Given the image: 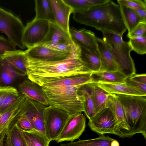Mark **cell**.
Here are the masks:
<instances>
[{
    "mask_svg": "<svg viewBox=\"0 0 146 146\" xmlns=\"http://www.w3.org/2000/svg\"><path fill=\"white\" fill-rule=\"evenodd\" d=\"M25 66L28 79L40 87L47 82L67 77L92 72L80 57L46 61L26 56Z\"/></svg>",
    "mask_w": 146,
    "mask_h": 146,
    "instance_id": "6da1fadb",
    "label": "cell"
},
{
    "mask_svg": "<svg viewBox=\"0 0 146 146\" xmlns=\"http://www.w3.org/2000/svg\"><path fill=\"white\" fill-rule=\"evenodd\" d=\"M73 18L77 22L106 31L123 35L127 30L119 5L111 0L88 9L74 11Z\"/></svg>",
    "mask_w": 146,
    "mask_h": 146,
    "instance_id": "7a4b0ae2",
    "label": "cell"
},
{
    "mask_svg": "<svg viewBox=\"0 0 146 146\" xmlns=\"http://www.w3.org/2000/svg\"><path fill=\"white\" fill-rule=\"evenodd\" d=\"M123 109L129 130L125 137L138 133L146 139V96L115 94Z\"/></svg>",
    "mask_w": 146,
    "mask_h": 146,
    "instance_id": "3957f363",
    "label": "cell"
},
{
    "mask_svg": "<svg viewBox=\"0 0 146 146\" xmlns=\"http://www.w3.org/2000/svg\"><path fill=\"white\" fill-rule=\"evenodd\" d=\"M81 86L52 88L41 87L50 106L63 110L71 116L84 111V97Z\"/></svg>",
    "mask_w": 146,
    "mask_h": 146,
    "instance_id": "277c9868",
    "label": "cell"
},
{
    "mask_svg": "<svg viewBox=\"0 0 146 146\" xmlns=\"http://www.w3.org/2000/svg\"><path fill=\"white\" fill-rule=\"evenodd\" d=\"M103 40L110 46L117 70L127 78L135 73V64L130 52L132 50L129 41H124L123 35L109 31L102 32Z\"/></svg>",
    "mask_w": 146,
    "mask_h": 146,
    "instance_id": "5b68a950",
    "label": "cell"
},
{
    "mask_svg": "<svg viewBox=\"0 0 146 146\" xmlns=\"http://www.w3.org/2000/svg\"><path fill=\"white\" fill-rule=\"evenodd\" d=\"M25 26L21 20L11 13L0 7V32L19 48L25 49L22 36Z\"/></svg>",
    "mask_w": 146,
    "mask_h": 146,
    "instance_id": "8992f818",
    "label": "cell"
},
{
    "mask_svg": "<svg viewBox=\"0 0 146 146\" xmlns=\"http://www.w3.org/2000/svg\"><path fill=\"white\" fill-rule=\"evenodd\" d=\"M45 136L51 141L59 135L70 116L66 111L49 106L44 111Z\"/></svg>",
    "mask_w": 146,
    "mask_h": 146,
    "instance_id": "52a82bcc",
    "label": "cell"
},
{
    "mask_svg": "<svg viewBox=\"0 0 146 146\" xmlns=\"http://www.w3.org/2000/svg\"><path fill=\"white\" fill-rule=\"evenodd\" d=\"M50 27L46 20L34 19L25 26L22 42L28 49L41 43L46 37Z\"/></svg>",
    "mask_w": 146,
    "mask_h": 146,
    "instance_id": "ba28073f",
    "label": "cell"
},
{
    "mask_svg": "<svg viewBox=\"0 0 146 146\" xmlns=\"http://www.w3.org/2000/svg\"><path fill=\"white\" fill-rule=\"evenodd\" d=\"M88 125L92 131L100 134H115V119L112 111L108 108L96 114L89 120Z\"/></svg>",
    "mask_w": 146,
    "mask_h": 146,
    "instance_id": "9c48e42d",
    "label": "cell"
},
{
    "mask_svg": "<svg viewBox=\"0 0 146 146\" xmlns=\"http://www.w3.org/2000/svg\"><path fill=\"white\" fill-rule=\"evenodd\" d=\"M86 122V118L82 112L70 116L55 141L57 143L64 141L73 142L84 131Z\"/></svg>",
    "mask_w": 146,
    "mask_h": 146,
    "instance_id": "30bf717a",
    "label": "cell"
},
{
    "mask_svg": "<svg viewBox=\"0 0 146 146\" xmlns=\"http://www.w3.org/2000/svg\"><path fill=\"white\" fill-rule=\"evenodd\" d=\"M46 107L27 97L22 114L28 118L37 131L45 135L44 111Z\"/></svg>",
    "mask_w": 146,
    "mask_h": 146,
    "instance_id": "8fae6325",
    "label": "cell"
},
{
    "mask_svg": "<svg viewBox=\"0 0 146 146\" xmlns=\"http://www.w3.org/2000/svg\"><path fill=\"white\" fill-rule=\"evenodd\" d=\"M27 57L46 61L63 60L71 57H77L69 53L54 49L39 44L24 51Z\"/></svg>",
    "mask_w": 146,
    "mask_h": 146,
    "instance_id": "7c38bea8",
    "label": "cell"
},
{
    "mask_svg": "<svg viewBox=\"0 0 146 146\" xmlns=\"http://www.w3.org/2000/svg\"><path fill=\"white\" fill-rule=\"evenodd\" d=\"M108 108L112 111L114 117L116 124L115 135L123 138L129 130L126 123L123 107L115 94H111Z\"/></svg>",
    "mask_w": 146,
    "mask_h": 146,
    "instance_id": "4fadbf2b",
    "label": "cell"
},
{
    "mask_svg": "<svg viewBox=\"0 0 146 146\" xmlns=\"http://www.w3.org/2000/svg\"><path fill=\"white\" fill-rule=\"evenodd\" d=\"M56 23L70 34L69 18L73 9L64 0H50Z\"/></svg>",
    "mask_w": 146,
    "mask_h": 146,
    "instance_id": "5bb4252c",
    "label": "cell"
},
{
    "mask_svg": "<svg viewBox=\"0 0 146 146\" xmlns=\"http://www.w3.org/2000/svg\"><path fill=\"white\" fill-rule=\"evenodd\" d=\"M26 76L15 68L3 56H0V88L10 86Z\"/></svg>",
    "mask_w": 146,
    "mask_h": 146,
    "instance_id": "9a60e30c",
    "label": "cell"
},
{
    "mask_svg": "<svg viewBox=\"0 0 146 146\" xmlns=\"http://www.w3.org/2000/svg\"><path fill=\"white\" fill-rule=\"evenodd\" d=\"M97 50L101 61L99 71L113 72L117 71V67L110 46L104 40L96 36Z\"/></svg>",
    "mask_w": 146,
    "mask_h": 146,
    "instance_id": "2e32d148",
    "label": "cell"
},
{
    "mask_svg": "<svg viewBox=\"0 0 146 146\" xmlns=\"http://www.w3.org/2000/svg\"><path fill=\"white\" fill-rule=\"evenodd\" d=\"M26 98V96L22 94L13 106L0 114V134L5 128L11 126L23 114Z\"/></svg>",
    "mask_w": 146,
    "mask_h": 146,
    "instance_id": "e0dca14e",
    "label": "cell"
},
{
    "mask_svg": "<svg viewBox=\"0 0 146 146\" xmlns=\"http://www.w3.org/2000/svg\"><path fill=\"white\" fill-rule=\"evenodd\" d=\"M92 73L69 76L54 80L45 84L41 87L45 88H52L82 86L92 83L91 79Z\"/></svg>",
    "mask_w": 146,
    "mask_h": 146,
    "instance_id": "ac0fdd59",
    "label": "cell"
},
{
    "mask_svg": "<svg viewBox=\"0 0 146 146\" xmlns=\"http://www.w3.org/2000/svg\"><path fill=\"white\" fill-rule=\"evenodd\" d=\"M20 92L27 98L37 101L47 106H49L47 98L41 87L29 80L19 84Z\"/></svg>",
    "mask_w": 146,
    "mask_h": 146,
    "instance_id": "d6986e66",
    "label": "cell"
},
{
    "mask_svg": "<svg viewBox=\"0 0 146 146\" xmlns=\"http://www.w3.org/2000/svg\"><path fill=\"white\" fill-rule=\"evenodd\" d=\"M70 34L73 41L80 46L98 52L95 34L85 28L70 29Z\"/></svg>",
    "mask_w": 146,
    "mask_h": 146,
    "instance_id": "ffe728a7",
    "label": "cell"
},
{
    "mask_svg": "<svg viewBox=\"0 0 146 146\" xmlns=\"http://www.w3.org/2000/svg\"><path fill=\"white\" fill-rule=\"evenodd\" d=\"M73 41V40L70 34L62 29L56 23L50 22V27L48 33L44 40L40 44L48 45Z\"/></svg>",
    "mask_w": 146,
    "mask_h": 146,
    "instance_id": "44dd1931",
    "label": "cell"
},
{
    "mask_svg": "<svg viewBox=\"0 0 146 146\" xmlns=\"http://www.w3.org/2000/svg\"><path fill=\"white\" fill-rule=\"evenodd\" d=\"M90 85L95 115L108 108L111 94L100 87L97 83H90Z\"/></svg>",
    "mask_w": 146,
    "mask_h": 146,
    "instance_id": "7402d4cb",
    "label": "cell"
},
{
    "mask_svg": "<svg viewBox=\"0 0 146 146\" xmlns=\"http://www.w3.org/2000/svg\"><path fill=\"white\" fill-rule=\"evenodd\" d=\"M127 78L118 71L93 72L91 75L92 83L111 84L124 83Z\"/></svg>",
    "mask_w": 146,
    "mask_h": 146,
    "instance_id": "603a6c76",
    "label": "cell"
},
{
    "mask_svg": "<svg viewBox=\"0 0 146 146\" xmlns=\"http://www.w3.org/2000/svg\"><path fill=\"white\" fill-rule=\"evenodd\" d=\"M98 86L110 94L146 96V95L128 86L125 82L114 84L97 83Z\"/></svg>",
    "mask_w": 146,
    "mask_h": 146,
    "instance_id": "cb8c5ba5",
    "label": "cell"
},
{
    "mask_svg": "<svg viewBox=\"0 0 146 146\" xmlns=\"http://www.w3.org/2000/svg\"><path fill=\"white\" fill-rule=\"evenodd\" d=\"M36 15L34 19L55 23L50 0H35Z\"/></svg>",
    "mask_w": 146,
    "mask_h": 146,
    "instance_id": "d4e9b609",
    "label": "cell"
},
{
    "mask_svg": "<svg viewBox=\"0 0 146 146\" xmlns=\"http://www.w3.org/2000/svg\"><path fill=\"white\" fill-rule=\"evenodd\" d=\"M80 47V58L87 68L92 72L99 71L101 61L98 52L82 46Z\"/></svg>",
    "mask_w": 146,
    "mask_h": 146,
    "instance_id": "484cf974",
    "label": "cell"
},
{
    "mask_svg": "<svg viewBox=\"0 0 146 146\" xmlns=\"http://www.w3.org/2000/svg\"><path fill=\"white\" fill-rule=\"evenodd\" d=\"M114 139L104 134H100L97 138L93 139L81 140L64 144L60 146H111V143Z\"/></svg>",
    "mask_w": 146,
    "mask_h": 146,
    "instance_id": "4316f807",
    "label": "cell"
},
{
    "mask_svg": "<svg viewBox=\"0 0 146 146\" xmlns=\"http://www.w3.org/2000/svg\"><path fill=\"white\" fill-rule=\"evenodd\" d=\"M3 56L15 68L26 74V56L24 51L17 50L7 53Z\"/></svg>",
    "mask_w": 146,
    "mask_h": 146,
    "instance_id": "83f0119b",
    "label": "cell"
},
{
    "mask_svg": "<svg viewBox=\"0 0 146 146\" xmlns=\"http://www.w3.org/2000/svg\"><path fill=\"white\" fill-rule=\"evenodd\" d=\"M119 5L129 33L139 22H142L133 9L121 4Z\"/></svg>",
    "mask_w": 146,
    "mask_h": 146,
    "instance_id": "f1b7e54d",
    "label": "cell"
},
{
    "mask_svg": "<svg viewBox=\"0 0 146 146\" xmlns=\"http://www.w3.org/2000/svg\"><path fill=\"white\" fill-rule=\"evenodd\" d=\"M90 83L81 86L84 97V112L89 120L95 115Z\"/></svg>",
    "mask_w": 146,
    "mask_h": 146,
    "instance_id": "f546056e",
    "label": "cell"
},
{
    "mask_svg": "<svg viewBox=\"0 0 146 146\" xmlns=\"http://www.w3.org/2000/svg\"><path fill=\"white\" fill-rule=\"evenodd\" d=\"M108 0H64L74 11L87 10L93 7L104 3Z\"/></svg>",
    "mask_w": 146,
    "mask_h": 146,
    "instance_id": "4dcf8cb0",
    "label": "cell"
},
{
    "mask_svg": "<svg viewBox=\"0 0 146 146\" xmlns=\"http://www.w3.org/2000/svg\"><path fill=\"white\" fill-rule=\"evenodd\" d=\"M9 131L13 146H27L22 131L15 122L11 126Z\"/></svg>",
    "mask_w": 146,
    "mask_h": 146,
    "instance_id": "1f68e13d",
    "label": "cell"
},
{
    "mask_svg": "<svg viewBox=\"0 0 146 146\" xmlns=\"http://www.w3.org/2000/svg\"><path fill=\"white\" fill-rule=\"evenodd\" d=\"M132 50L143 55L146 53V36L132 38L129 41Z\"/></svg>",
    "mask_w": 146,
    "mask_h": 146,
    "instance_id": "d6a6232c",
    "label": "cell"
},
{
    "mask_svg": "<svg viewBox=\"0 0 146 146\" xmlns=\"http://www.w3.org/2000/svg\"><path fill=\"white\" fill-rule=\"evenodd\" d=\"M25 132L33 146H49L50 141L40 132L37 131Z\"/></svg>",
    "mask_w": 146,
    "mask_h": 146,
    "instance_id": "836d02e7",
    "label": "cell"
},
{
    "mask_svg": "<svg viewBox=\"0 0 146 146\" xmlns=\"http://www.w3.org/2000/svg\"><path fill=\"white\" fill-rule=\"evenodd\" d=\"M22 94L16 88L10 93L5 99L0 110V114L13 106L19 99Z\"/></svg>",
    "mask_w": 146,
    "mask_h": 146,
    "instance_id": "e575fe53",
    "label": "cell"
},
{
    "mask_svg": "<svg viewBox=\"0 0 146 146\" xmlns=\"http://www.w3.org/2000/svg\"><path fill=\"white\" fill-rule=\"evenodd\" d=\"M16 46L8 39L0 36V56H4L7 53L17 51Z\"/></svg>",
    "mask_w": 146,
    "mask_h": 146,
    "instance_id": "d590c367",
    "label": "cell"
},
{
    "mask_svg": "<svg viewBox=\"0 0 146 146\" xmlns=\"http://www.w3.org/2000/svg\"><path fill=\"white\" fill-rule=\"evenodd\" d=\"M15 122L23 131L28 132L37 131L28 118L23 114L19 116Z\"/></svg>",
    "mask_w": 146,
    "mask_h": 146,
    "instance_id": "8d00e7d4",
    "label": "cell"
},
{
    "mask_svg": "<svg viewBox=\"0 0 146 146\" xmlns=\"http://www.w3.org/2000/svg\"><path fill=\"white\" fill-rule=\"evenodd\" d=\"M119 4H121L133 9L146 10V0H118Z\"/></svg>",
    "mask_w": 146,
    "mask_h": 146,
    "instance_id": "74e56055",
    "label": "cell"
},
{
    "mask_svg": "<svg viewBox=\"0 0 146 146\" xmlns=\"http://www.w3.org/2000/svg\"><path fill=\"white\" fill-rule=\"evenodd\" d=\"M146 36V23L140 22L129 33L127 36L129 38Z\"/></svg>",
    "mask_w": 146,
    "mask_h": 146,
    "instance_id": "f35d334b",
    "label": "cell"
},
{
    "mask_svg": "<svg viewBox=\"0 0 146 146\" xmlns=\"http://www.w3.org/2000/svg\"><path fill=\"white\" fill-rule=\"evenodd\" d=\"M125 82L129 87L146 95V84H143L132 81L129 77L127 78Z\"/></svg>",
    "mask_w": 146,
    "mask_h": 146,
    "instance_id": "ab89813d",
    "label": "cell"
},
{
    "mask_svg": "<svg viewBox=\"0 0 146 146\" xmlns=\"http://www.w3.org/2000/svg\"><path fill=\"white\" fill-rule=\"evenodd\" d=\"M15 88L11 86L0 88V110L6 97Z\"/></svg>",
    "mask_w": 146,
    "mask_h": 146,
    "instance_id": "60d3db41",
    "label": "cell"
},
{
    "mask_svg": "<svg viewBox=\"0 0 146 146\" xmlns=\"http://www.w3.org/2000/svg\"><path fill=\"white\" fill-rule=\"evenodd\" d=\"M129 78L132 81L140 84H146V74H137L135 73Z\"/></svg>",
    "mask_w": 146,
    "mask_h": 146,
    "instance_id": "b9f144b4",
    "label": "cell"
},
{
    "mask_svg": "<svg viewBox=\"0 0 146 146\" xmlns=\"http://www.w3.org/2000/svg\"><path fill=\"white\" fill-rule=\"evenodd\" d=\"M133 10L139 16L142 22L146 23V10L142 9Z\"/></svg>",
    "mask_w": 146,
    "mask_h": 146,
    "instance_id": "7bdbcfd3",
    "label": "cell"
},
{
    "mask_svg": "<svg viewBox=\"0 0 146 146\" xmlns=\"http://www.w3.org/2000/svg\"><path fill=\"white\" fill-rule=\"evenodd\" d=\"M11 126L6 127L0 134V146H3L7 133Z\"/></svg>",
    "mask_w": 146,
    "mask_h": 146,
    "instance_id": "ee69618b",
    "label": "cell"
},
{
    "mask_svg": "<svg viewBox=\"0 0 146 146\" xmlns=\"http://www.w3.org/2000/svg\"><path fill=\"white\" fill-rule=\"evenodd\" d=\"M9 129L7 133L3 146H13L11 139Z\"/></svg>",
    "mask_w": 146,
    "mask_h": 146,
    "instance_id": "f6af8a7d",
    "label": "cell"
},
{
    "mask_svg": "<svg viewBox=\"0 0 146 146\" xmlns=\"http://www.w3.org/2000/svg\"><path fill=\"white\" fill-rule=\"evenodd\" d=\"M22 131V133L26 141L27 146H33L28 135L25 132Z\"/></svg>",
    "mask_w": 146,
    "mask_h": 146,
    "instance_id": "bcb514c9",
    "label": "cell"
},
{
    "mask_svg": "<svg viewBox=\"0 0 146 146\" xmlns=\"http://www.w3.org/2000/svg\"><path fill=\"white\" fill-rule=\"evenodd\" d=\"M111 146H119V143L117 141L114 139L111 142Z\"/></svg>",
    "mask_w": 146,
    "mask_h": 146,
    "instance_id": "7dc6e473",
    "label": "cell"
}]
</instances>
